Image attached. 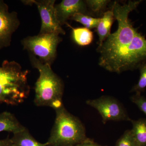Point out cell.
<instances>
[{
	"label": "cell",
	"mask_w": 146,
	"mask_h": 146,
	"mask_svg": "<svg viewBox=\"0 0 146 146\" xmlns=\"http://www.w3.org/2000/svg\"><path fill=\"white\" fill-rule=\"evenodd\" d=\"M101 18L99 23L96 27L99 37L98 46H100L111 34V27L115 18L112 8L106 10Z\"/></svg>",
	"instance_id": "30bf717a"
},
{
	"label": "cell",
	"mask_w": 146,
	"mask_h": 146,
	"mask_svg": "<svg viewBox=\"0 0 146 146\" xmlns=\"http://www.w3.org/2000/svg\"><path fill=\"white\" fill-rule=\"evenodd\" d=\"M13 134L10 139L14 146H48L46 143L42 144L36 141L26 128Z\"/></svg>",
	"instance_id": "4fadbf2b"
},
{
	"label": "cell",
	"mask_w": 146,
	"mask_h": 146,
	"mask_svg": "<svg viewBox=\"0 0 146 146\" xmlns=\"http://www.w3.org/2000/svg\"><path fill=\"white\" fill-rule=\"evenodd\" d=\"M116 146H136L131 130L126 131L118 140Z\"/></svg>",
	"instance_id": "ac0fdd59"
},
{
	"label": "cell",
	"mask_w": 146,
	"mask_h": 146,
	"mask_svg": "<svg viewBox=\"0 0 146 146\" xmlns=\"http://www.w3.org/2000/svg\"><path fill=\"white\" fill-rule=\"evenodd\" d=\"M62 40L57 33H39L25 38L22 43L24 49L31 54L39 57L43 63L51 65L56 57L57 46Z\"/></svg>",
	"instance_id": "5b68a950"
},
{
	"label": "cell",
	"mask_w": 146,
	"mask_h": 146,
	"mask_svg": "<svg viewBox=\"0 0 146 146\" xmlns=\"http://www.w3.org/2000/svg\"></svg>",
	"instance_id": "603a6c76"
},
{
	"label": "cell",
	"mask_w": 146,
	"mask_h": 146,
	"mask_svg": "<svg viewBox=\"0 0 146 146\" xmlns=\"http://www.w3.org/2000/svg\"><path fill=\"white\" fill-rule=\"evenodd\" d=\"M48 146H49V145H48Z\"/></svg>",
	"instance_id": "7402d4cb"
},
{
	"label": "cell",
	"mask_w": 146,
	"mask_h": 146,
	"mask_svg": "<svg viewBox=\"0 0 146 146\" xmlns=\"http://www.w3.org/2000/svg\"><path fill=\"white\" fill-rule=\"evenodd\" d=\"M20 24L17 13L9 12L8 5L0 0V50L10 46L12 35Z\"/></svg>",
	"instance_id": "ba28073f"
},
{
	"label": "cell",
	"mask_w": 146,
	"mask_h": 146,
	"mask_svg": "<svg viewBox=\"0 0 146 146\" xmlns=\"http://www.w3.org/2000/svg\"><path fill=\"white\" fill-rule=\"evenodd\" d=\"M0 146H14L10 138H7L6 139L0 140Z\"/></svg>",
	"instance_id": "ffe728a7"
},
{
	"label": "cell",
	"mask_w": 146,
	"mask_h": 146,
	"mask_svg": "<svg viewBox=\"0 0 146 146\" xmlns=\"http://www.w3.org/2000/svg\"><path fill=\"white\" fill-rule=\"evenodd\" d=\"M146 63V39L138 32L131 46L110 60L102 68L108 71L121 74L138 69Z\"/></svg>",
	"instance_id": "277c9868"
},
{
	"label": "cell",
	"mask_w": 146,
	"mask_h": 146,
	"mask_svg": "<svg viewBox=\"0 0 146 146\" xmlns=\"http://www.w3.org/2000/svg\"><path fill=\"white\" fill-rule=\"evenodd\" d=\"M30 60L39 72L35 83V103L37 106H49L55 110L60 108L64 106V86L61 79L54 72L49 64L43 63L33 55H31Z\"/></svg>",
	"instance_id": "6da1fadb"
},
{
	"label": "cell",
	"mask_w": 146,
	"mask_h": 146,
	"mask_svg": "<svg viewBox=\"0 0 146 146\" xmlns=\"http://www.w3.org/2000/svg\"><path fill=\"white\" fill-rule=\"evenodd\" d=\"M74 146H98L96 144L94 143L93 142H91V141H89V140H86V141H84L83 143H81L77 144L76 145Z\"/></svg>",
	"instance_id": "44dd1931"
},
{
	"label": "cell",
	"mask_w": 146,
	"mask_h": 146,
	"mask_svg": "<svg viewBox=\"0 0 146 146\" xmlns=\"http://www.w3.org/2000/svg\"><path fill=\"white\" fill-rule=\"evenodd\" d=\"M85 1L87 8H89L91 16H102L106 11L107 6L110 3L109 0H86Z\"/></svg>",
	"instance_id": "9a60e30c"
},
{
	"label": "cell",
	"mask_w": 146,
	"mask_h": 146,
	"mask_svg": "<svg viewBox=\"0 0 146 146\" xmlns=\"http://www.w3.org/2000/svg\"><path fill=\"white\" fill-rule=\"evenodd\" d=\"M131 101L146 115V99L141 94H135L130 98Z\"/></svg>",
	"instance_id": "d6986e66"
},
{
	"label": "cell",
	"mask_w": 146,
	"mask_h": 146,
	"mask_svg": "<svg viewBox=\"0 0 146 146\" xmlns=\"http://www.w3.org/2000/svg\"></svg>",
	"instance_id": "cb8c5ba5"
},
{
	"label": "cell",
	"mask_w": 146,
	"mask_h": 146,
	"mask_svg": "<svg viewBox=\"0 0 146 146\" xmlns=\"http://www.w3.org/2000/svg\"><path fill=\"white\" fill-rule=\"evenodd\" d=\"M86 104L99 112L104 123L110 121L131 120L121 104L112 97L102 96L96 99L88 100Z\"/></svg>",
	"instance_id": "8992f818"
},
{
	"label": "cell",
	"mask_w": 146,
	"mask_h": 146,
	"mask_svg": "<svg viewBox=\"0 0 146 146\" xmlns=\"http://www.w3.org/2000/svg\"><path fill=\"white\" fill-rule=\"evenodd\" d=\"M28 70H23L15 61L5 60L0 66V102L11 105L23 102L30 89Z\"/></svg>",
	"instance_id": "7a4b0ae2"
},
{
	"label": "cell",
	"mask_w": 146,
	"mask_h": 146,
	"mask_svg": "<svg viewBox=\"0 0 146 146\" xmlns=\"http://www.w3.org/2000/svg\"><path fill=\"white\" fill-rule=\"evenodd\" d=\"M56 117L46 143L51 146H74L88 140L85 127L79 119L64 106L55 110Z\"/></svg>",
	"instance_id": "3957f363"
},
{
	"label": "cell",
	"mask_w": 146,
	"mask_h": 146,
	"mask_svg": "<svg viewBox=\"0 0 146 146\" xmlns=\"http://www.w3.org/2000/svg\"><path fill=\"white\" fill-rule=\"evenodd\" d=\"M23 2L27 5H32L34 4L37 6L42 20L40 34L55 33L65 35V31L62 28L56 16L55 0H31Z\"/></svg>",
	"instance_id": "52a82bcc"
},
{
	"label": "cell",
	"mask_w": 146,
	"mask_h": 146,
	"mask_svg": "<svg viewBox=\"0 0 146 146\" xmlns=\"http://www.w3.org/2000/svg\"><path fill=\"white\" fill-rule=\"evenodd\" d=\"M68 27L72 28V36L74 41L78 45L85 46L90 45L94 40V34L91 30L86 27L73 28L69 24Z\"/></svg>",
	"instance_id": "7c38bea8"
},
{
	"label": "cell",
	"mask_w": 146,
	"mask_h": 146,
	"mask_svg": "<svg viewBox=\"0 0 146 146\" xmlns=\"http://www.w3.org/2000/svg\"><path fill=\"white\" fill-rule=\"evenodd\" d=\"M132 128L131 129L136 146H146V119L131 120Z\"/></svg>",
	"instance_id": "5bb4252c"
},
{
	"label": "cell",
	"mask_w": 146,
	"mask_h": 146,
	"mask_svg": "<svg viewBox=\"0 0 146 146\" xmlns=\"http://www.w3.org/2000/svg\"><path fill=\"white\" fill-rule=\"evenodd\" d=\"M25 129L13 114L7 111L0 113V132L7 131L14 134Z\"/></svg>",
	"instance_id": "8fae6325"
},
{
	"label": "cell",
	"mask_w": 146,
	"mask_h": 146,
	"mask_svg": "<svg viewBox=\"0 0 146 146\" xmlns=\"http://www.w3.org/2000/svg\"><path fill=\"white\" fill-rule=\"evenodd\" d=\"M140 76L138 83L132 87L131 92H135L136 94H141L146 87V63L142 64L139 67Z\"/></svg>",
	"instance_id": "e0dca14e"
},
{
	"label": "cell",
	"mask_w": 146,
	"mask_h": 146,
	"mask_svg": "<svg viewBox=\"0 0 146 146\" xmlns=\"http://www.w3.org/2000/svg\"><path fill=\"white\" fill-rule=\"evenodd\" d=\"M70 20L82 24L86 28H96L101 20V18H95L90 15L82 13H77L74 15Z\"/></svg>",
	"instance_id": "2e32d148"
},
{
	"label": "cell",
	"mask_w": 146,
	"mask_h": 146,
	"mask_svg": "<svg viewBox=\"0 0 146 146\" xmlns=\"http://www.w3.org/2000/svg\"><path fill=\"white\" fill-rule=\"evenodd\" d=\"M55 8L58 20L61 26L68 25V20H70L76 13H84L91 16L84 1L63 0L55 6Z\"/></svg>",
	"instance_id": "9c48e42d"
}]
</instances>
